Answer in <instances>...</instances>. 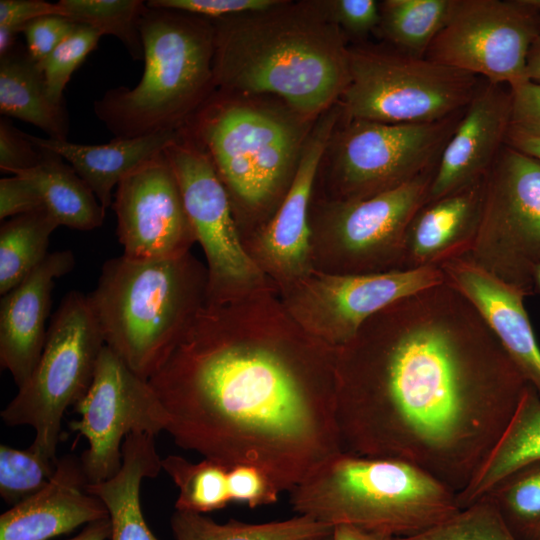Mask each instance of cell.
I'll return each mask as SVG.
<instances>
[{"label":"cell","mask_w":540,"mask_h":540,"mask_svg":"<svg viewBox=\"0 0 540 540\" xmlns=\"http://www.w3.org/2000/svg\"><path fill=\"white\" fill-rule=\"evenodd\" d=\"M528 384L462 294L447 283L421 290L336 349L342 452L410 463L458 494Z\"/></svg>","instance_id":"1"},{"label":"cell","mask_w":540,"mask_h":540,"mask_svg":"<svg viewBox=\"0 0 540 540\" xmlns=\"http://www.w3.org/2000/svg\"><path fill=\"white\" fill-rule=\"evenodd\" d=\"M148 381L180 448L257 467L280 492L342 452L336 349L237 337L219 304L198 312Z\"/></svg>","instance_id":"2"},{"label":"cell","mask_w":540,"mask_h":540,"mask_svg":"<svg viewBox=\"0 0 540 540\" xmlns=\"http://www.w3.org/2000/svg\"><path fill=\"white\" fill-rule=\"evenodd\" d=\"M280 5L215 27L214 83L269 93L298 114H322L349 83V49L328 4Z\"/></svg>","instance_id":"3"},{"label":"cell","mask_w":540,"mask_h":540,"mask_svg":"<svg viewBox=\"0 0 540 540\" xmlns=\"http://www.w3.org/2000/svg\"><path fill=\"white\" fill-rule=\"evenodd\" d=\"M289 494L298 515L397 538L424 532L461 509L455 491L417 466L344 452Z\"/></svg>","instance_id":"4"},{"label":"cell","mask_w":540,"mask_h":540,"mask_svg":"<svg viewBox=\"0 0 540 540\" xmlns=\"http://www.w3.org/2000/svg\"><path fill=\"white\" fill-rule=\"evenodd\" d=\"M208 273L187 253L139 261L107 260L88 298L111 348L149 379L203 308Z\"/></svg>","instance_id":"5"},{"label":"cell","mask_w":540,"mask_h":540,"mask_svg":"<svg viewBox=\"0 0 540 540\" xmlns=\"http://www.w3.org/2000/svg\"><path fill=\"white\" fill-rule=\"evenodd\" d=\"M139 31L144 72L133 87L109 90L94 112L116 138L178 130L214 83L215 27L205 19L146 5Z\"/></svg>","instance_id":"6"},{"label":"cell","mask_w":540,"mask_h":540,"mask_svg":"<svg viewBox=\"0 0 540 540\" xmlns=\"http://www.w3.org/2000/svg\"><path fill=\"white\" fill-rule=\"evenodd\" d=\"M181 130L207 153L228 193L250 206L273 197L305 144L292 117L228 98L203 107Z\"/></svg>","instance_id":"7"},{"label":"cell","mask_w":540,"mask_h":540,"mask_svg":"<svg viewBox=\"0 0 540 540\" xmlns=\"http://www.w3.org/2000/svg\"><path fill=\"white\" fill-rule=\"evenodd\" d=\"M104 346L88 295L66 294L48 326L35 368L1 411L5 424L33 428L30 446L41 456L58 460L64 413L87 392Z\"/></svg>","instance_id":"8"},{"label":"cell","mask_w":540,"mask_h":540,"mask_svg":"<svg viewBox=\"0 0 540 540\" xmlns=\"http://www.w3.org/2000/svg\"><path fill=\"white\" fill-rule=\"evenodd\" d=\"M481 84L474 74L425 57L354 48L341 108L347 121L434 122L465 109Z\"/></svg>","instance_id":"9"},{"label":"cell","mask_w":540,"mask_h":540,"mask_svg":"<svg viewBox=\"0 0 540 540\" xmlns=\"http://www.w3.org/2000/svg\"><path fill=\"white\" fill-rule=\"evenodd\" d=\"M526 296L540 265V160L504 145L486 175L479 228L464 257Z\"/></svg>","instance_id":"10"},{"label":"cell","mask_w":540,"mask_h":540,"mask_svg":"<svg viewBox=\"0 0 540 540\" xmlns=\"http://www.w3.org/2000/svg\"><path fill=\"white\" fill-rule=\"evenodd\" d=\"M464 111L428 123L347 121L332 154L339 200L368 198L436 169Z\"/></svg>","instance_id":"11"},{"label":"cell","mask_w":540,"mask_h":540,"mask_svg":"<svg viewBox=\"0 0 540 540\" xmlns=\"http://www.w3.org/2000/svg\"><path fill=\"white\" fill-rule=\"evenodd\" d=\"M540 35V0H453L425 58L512 87L526 79L528 52Z\"/></svg>","instance_id":"12"},{"label":"cell","mask_w":540,"mask_h":540,"mask_svg":"<svg viewBox=\"0 0 540 540\" xmlns=\"http://www.w3.org/2000/svg\"><path fill=\"white\" fill-rule=\"evenodd\" d=\"M80 415L70 429L84 436L88 448L80 462L88 484L114 476L122 464V441L131 433L156 436L169 416L147 379L136 374L111 348L100 353L93 380L74 406Z\"/></svg>","instance_id":"13"},{"label":"cell","mask_w":540,"mask_h":540,"mask_svg":"<svg viewBox=\"0 0 540 540\" xmlns=\"http://www.w3.org/2000/svg\"><path fill=\"white\" fill-rule=\"evenodd\" d=\"M165 150L176 175L195 240L208 263L211 303L222 304L259 277L246 253L233 217L229 193L209 156L181 130Z\"/></svg>","instance_id":"14"},{"label":"cell","mask_w":540,"mask_h":540,"mask_svg":"<svg viewBox=\"0 0 540 540\" xmlns=\"http://www.w3.org/2000/svg\"><path fill=\"white\" fill-rule=\"evenodd\" d=\"M293 300V313L310 336L334 349L394 302L445 283L439 267L369 274H314Z\"/></svg>","instance_id":"15"},{"label":"cell","mask_w":540,"mask_h":540,"mask_svg":"<svg viewBox=\"0 0 540 540\" xmlns=\"http://www.w3.org/2000/svg\"><path fill=\"white\" fill-rule=\"evenodd\" d=\"M436 169L395 189L364 199L338 200L331 206L327 229L338 273L401 270L408 224L427 202Z\"/></svg>","instance_id":"16"},{"label":"cell","mask_w":540,"mask_h":540,"mask_svg":"<svg viewBox=\"0 0 540 540\" xmlns=\"http://www.w3.org/2000/svg\"><path fill=\"white\" fill-rule=\"evenodd\" d=\"M112 207L122 255L128 259L179 258L196 241L165 151L118 184Z\"/></svg>","instance_id":"17"},{"label":"cell","mask_w":540,"mask_h":540,"mask_svg":"<svg viewBox=\"0 0 540 540\" xmlns=\"http://www.w3.org/2000/svg\"><path fill=\"white\" fill-rule=\"evenodd\" d=\"M511 116L510 87L482 82L441 154L427 202L487 175L505 145Z\"/></svg>","instance_id":"18"},{"label":"cell","mask_w":540,"mask_h":540,"mask_svg":"<svg viewBox=\"0 0 540 540\" xmlns=\"http://www.w3.org/2000/svg\"><path fill=\"white\" fill-rule=\"evenodd\" d=\"M74 265L69 250L49 253L24 280L2 295L0 363L18 388L28 380L42 353L55 280Z\"/></svg>","instance_id":"19"},{"label":"cell","mask_w":540,"mask_h":540,"mask_svg":"<svg viewBox=\"0 0 540 540\" xmlns=\"http://www.w3.org/2000/svg\"><path fill=\"white\" fill-rule=\"evenodd\" d=\"M440 269L445 283L474 306L540 396V347L524 306L527 296L464 257L447 261Z\"/></svg>","instance_id":"20"},{"label":"cell","mask_w":540,"mask_h":540,"mask_svg":"<svg viewBox=\"0 0 540 540\" xmlns=\"http://www.w3.org/2000/svg\"><path fill=\"white\" fill-rule=\"evenodd\" d=\"M342 112L334 105L321 114L305 141L293 181L270 223L259 237V251L271 269L285 277L307 273L310 253L308 210L315 176Z\"/></svg>","instance_id":"21"},{"label":"cell","mask_w":540,"mask_h":540,"mask_svg":"<svg viewBox=\"0 0 540 540\" xmlns=\"http://www.w3.org/2000/svg\"><path fill=\"white\" fill-rule=\"evenodd\" d=\"M80 458L58 459L51 481L0 516V540H50L81 525L109 518L103 502L86 490Z\"/></svg>","instance_id":"22"},{"label":"cell","mask_w":540,"mask_h":540,"mask_svg":"<svg viewBox=\"0 0 540 540\" xmlns=\"http://www.w3.org/2000/svg\"><path fill=\"white\" fill-rule=\"evenodd\" d=\"M486 176L423 204L408 224L401 270L439 267L465 257L482 214Z\"/></svg>","instance_id":"23"},{"label":"cell","mask_w":540,"mask_h":540,"mask_svg":"<svg viewBox=\"0 0 540 540\" xmlns=\"http://www.w3.org/2000/svg\"><path fill=\"white\" fill-rule=\"evenodd\" d=\"M25 135L38 148L47 149L70 164L106 210L112 206L113 189L132 172L164 152L179 139L181 132L166 130L133 138L115 137L100 145Z\"/></svg>","instance_id":"24"},{"label":"cell","mask_w":540,"mask_h":540,"mask_svg":"<svg viewBox=\"0 0 540 540\" xmlns=\"http://www.w3.org/2000/svg\"><path fill=\"white\" fill-rule=\"evenodd\" d=\"M154 438L147 433L129 434L123 441L119 471L110 479L86 486L108 511L110 540H159L148 527L140 503L143 479L156 477L162 469Z\"/></svg>","instance_id":"25"},{"label":"cell","mask_w":540,"mask_h":540,"mask_svg":"<svg viewBox=\"0 0 540 540\" xmlns=\"http://www.w3.org/2000/svg\"><path fill=\"white\" fill-rule=\"evenodd\" d=\"M540 462V396L528 384L502 434L469 484L457 494L465 508L483 498L504 478Z\"/></svg>","instance_id":"26"},{"label":"cell","mask_w":540,"mask_h":540,"mask_svg":"<svg viewBox=\"0 0 540 540\" xmlns=\"http://www.w3.org/2000/svg\"><path fill=\"white\" fill-rule=\"evenodd\" d=\"M0 112L40 128L49 138L67 139L64 106L51 100L39 63L18 44L0 57Z\"/></svg>","instance_id":"27"},{"label":"cell","mask_w":540,"mask_h":540,"mask_svg":"<svg viewBox=\"0 0 540 540\" xmlns=\"http://www.w3.org/2000/svg\"><path fill=\"white\" fill-rule=\"evenodd\" d=\"M40 150L42 158L36 166L13 175L23 176L34 184L44 209L59 226L81 231L100 227L106 210L89 186L61 156Z\"/></svg>","instance_id":"28"},{"label":"cell","mask_w":540,"mask_h":540,"mask_svg":"<svg viewBox=\"0 0 540 540\" xmlns=\"http://www.w3.org/2000/svg\"><path fill=\"white\" fill-rule=\"evenodd\" d=\"M170 524L175 540H299L334 529L305 515L257 524L233 519L219 524L204 514L180 510L172 514Z\"/></svg>","instance_id":"29"},{"label":"cell","mask_w":540,"mask_h":540,"mask_svg":"<svg viewBox=\"0 0 540 540\" xmlns=\"http://www.w3.org/2000/svg\"><path fill=\"white\" fill-rule=\"evenodd\" d=\"M59 226L39 210L4 221L0 227V294L24 280L47 257L50 236Z\"/></svg>","instance_id":"30"},{"label":"cell","mask_w":540,"mask_h":540,"mask_svg":"<svg viewBox=\"0 0 540 540\" xmlns=\"http://www.w3.org/2000/svg\"><path fill=\"white\" fill-rule=\"evenodd\" d=\"M452 5L453 0H385L379 4V27L396 50L424 58Z\"/></svg>","instance_id":"31"},{"label":"cell","mask_w":540,"mask_h":540,"mask_svg":"<svg viewBox=\"0 0 540 540\" xmlns=\"http://www.w3.org/2000/svg\"><path fill=\"white\" fill-rule=\"evenodd\" d=\"M229 468L206 458L200 462L178 455L162 459V469L179 491L176 510L204 514L230 504Z\"/></svg>","instance_id":"32"},{"label":"cell","mask_w":540,"mask_h":540,"mask_svg":"<svg viewBox=\"0 0 540 540\" xmlns=\"http://www.w3.org/2000/svg\"><path fill=\"white\" fill-rule=\"evenodd\" d=\"M484 497L516 540L540 538V462L507 476Z\"/></svg>","instance_id":"33"},{"label":"cell","mask_w":540,"mask_h":540,"mask_svg":"<svg viewBox=\"0 0 540 540\" xmlns=\"http://www.w3.org/2000/svg\"><path fill=\"white\" fill-rule=\"evenodd\" d=\"M67 18L102 35L117 37L135 60L143 58L139 19L146 2L139 0H60Z\"/></svg>","instance_id":"34"},{"label":"cell","mask_w":540,"mask_h":540,"mask_svg":"<svg viewBox=\"0 0 540 540\" xmlns=\"http://www.w3.org/2000/svg\"><path fill=\"white\" fill-rule=\"evenodd\" d=\"M58 460L41 456L31 446H0V495L15 505L42 490L52 479Z\"/></svg>","instance_id":"35"},{"label":"cell","mask_w":540,"mask_h":540,"mask_svg":"<svg viewBox=\"0 0 540 540\" xmlns=\"http://www.w3.org/2000/svg\"><path fill=\"white\" fill-rule=\"evenodd\" d=\"M398 540H516L493 503L483 497L434 527Z\"/></svg>","instance_id":"36"},{"label":"cell","mask_w":540,"mask_h":540,"mask_svg":"<svg viewBox=\"0 0 540 540\" xmlns=\"http://www.w3.org/2000/svg\"><path fill=\"white\" fill-rule=\"evenodd\" d=\"M103 36L97 30L80 25L50 55L38 62L44 75L48 94L59 106L63 104V91L74 71L92 52Z\"/></svg>","instance_id":"37"},{"label":"cell","mask_w":540,"mask_h":540,"mask_svg":"<svg viewBox=\"0 0 540 540\" xmlns=\"http://www.w3.org/2000/svg\"><path fill=\"white\" fill-rule=\"evenodd\" d=\"M65 16L61 4L44 0H1L0 1V57L9 53L16 45L18 33L30 22L44 16Z\"/></svg>","instance_id":"38"},{"label":"cell","mask_w":540,"mask_h":540,"mask_svg":"<svg viewBox=\"0 0 540 540\" xmlns=\"http://www.w3.org/2000/svg\"><path fill=\"white\" fill-rule=\"evenodd\" d=\"M281 3L282 1L276 0H150L146 2V5L204 18L224 19L244 13L264 12Z\"/></svg>","instance_id":"39"},{"label":"cell","mask_w":540,"mask_h":540,"mask_svg":"<svg viewBox=\"0 0 540 540\" xmlns=\"http://www.w3.org/2000/svg\"><path fill=\"white\" fill-rule=\"evenodd\" d=\"M229 487L232 502L244 503L251 508L273 504L281 493L266 473L243 464L230 466Z\"/></svg>","instance_id":"40"},{"label":"cell","mask_w":540,"mask_h":540,"mask_svg":"<svg viewBox=\"0 0 540 540\" xmlns=\"http://www.w3.org/2000/svg\"><path fill=\"white\" fill-rule=\"evenodd\" d=\"M79 24L71 19L50 15L40 17L23 29L26 38V48L31 57L41 62L50 55L66 38H68Z\"/></svg>","instance_id":"41"},{"label":"cell","mask_w":540,"mask_h":540,"mask_svg":"<svg viewBox=\"0 0 540 540\" xmlns=\"http://www.w3.org/2000/svg\"><path fill=\"white\" fill-rule=\"evenodd\" d=\"M42 151L25 135L13 127L8 120H0V169L14 174L36 166Z\"/></svg>","instance_id":"42"},{"label":"cell","mask_w":540,"mask_h":540,"mask_svg":"<svg viewBox=\"0 0 540 540\" xmlns=\"http://www.w3.org/2000/svg\"><path fill=\"white\" fill-rule=\"evenodd\" d=\"M340 29L361 37L380 25V6L374 0H335L327 2Z\"/></svg>","instance_id":"43"},{"label":"cell","mask_w":540,"mask_h":540,"mask_svg":"<svg viewBox=\"0 0 540 540\" xmlns=\"http://www.w3.org/2000/svg\"><path fill=\"white\" fill-rule=\"evenodd\" d=\"M45 210L42 198L34 184L20 175L0 180V219L13 218Z\"/></svg>","instance_id":"44"},{"label":"cell","mask_w":540,"mask_h":540,"mask_svg":"<svg viewBox=\"0 0 540 540\" xmlns=\"http://www.w3.org/2000/svg\"><path fill=\"white\" fill-rule=\"evenodd\" d=\"M512 94L511 125L540 135V83L525 80L510 87Z\"/></svg>","instance_id":"45"},{"label":"cell","mask_w":540,"mask_h":540,"mask_svg":"<svg viewBox=\"0 0 540 540\" xmlns=\"http://www.w3.org/2000/svg\"><path fill=\"white\" fill-rule=\"evenodd\" d=\"M505 145L540 160V135L532 134L510 125Z\"/></svg>","instance_id":"46"},{"label":"cell","mask_w":540,"mask_h":540,"mask_svg":"<svg viewBox=\"0 0 540 540\" xmlns=\"http://www.w3.org/2000/svg\"><path fill=\"white\" fill-rule=\"evenodd\" d=\"M334 540H398L397 537L368 531L352 525L340 524L334 526Z\"/></svg>","instance_id":"47"},{"label":"cell","mask_w":540,"mask_h":540,"mask_svg":"<svg viewBox=\"0 0 540 540\" xmlns=\"http://www.w3.org/2000/svg\"><path fill=\"white\" fill-rule=\"evenodd\" d=\"M111 534L109 518L101 519L85 525V528L69 540H107Z\"/></svg>","instance_id":"48"},{"label":"cell","mask_w":540,"mask_h":540,"mask_svg":"<svg viewBox=\"0 0 540 540\" xmlns=\"http://www.w3.org/2000/svg\"><path fill=\"white\" fill-rule=\"evenodd\" d=\"M525 76L528 80L540 83V35L528 52Z\"/></svg>","instance_id":"49"},{"label":"cell","mask_w":540,"mask_h":540,"mask_svg":"<svg viewBox=\"0 0 540 540\" xmlns=\"http://www.w3.org/2000/svg\"><path fill=\"white\" fill-rule=\"evenodd\" d=\"M299 540H334L333 539V531L321 535L311 536Z\"/></svg>","instance_id":"50"},{"label":"cell","mask_w":540,"mask_h":540,"mask_svg":"<svg viewBox=\"0 0 540 540\" xmlns=\"http://www.w3.org/2000/svg\"><path fill=\"white\" fill-rule=\"evenodd\" d=\"M534 293H540V265L537 267L534 274Z\"/></svg>","instance_id":"51"},{"label":"cell","mask_w":540,"mask_h":540,"mask_svg":"<svg viewBox=\"0 0 540 540\" xmlns=\"http://www.w3.org/2000/svg\"><path fill=\"white\" fill-rule=\"evenodd\" d=\"M537 540H540V538H538Z\"/></svg>","instance_id":"52"}]
</instances>
